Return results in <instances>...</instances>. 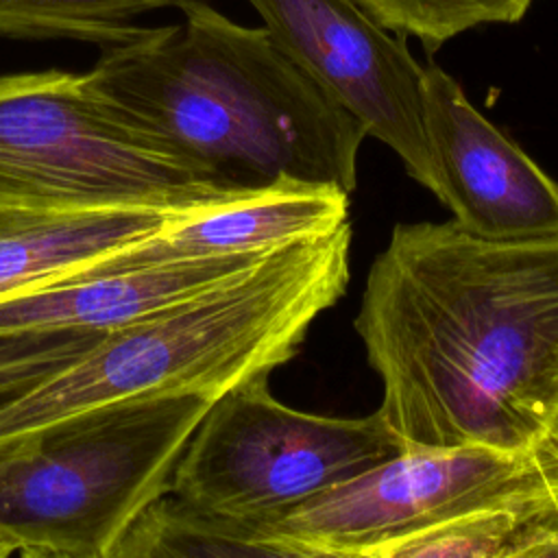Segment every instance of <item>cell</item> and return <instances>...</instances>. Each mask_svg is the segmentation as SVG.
<instances>
[{"instance_id": "1", "label": "cell", "mask_w": 558, "mask_h": 558, "mask_svg": "<svg viewBox=\"0 0 558 558\" xmlns=\"http://www.w3.org/2000/svg\"><path fill=\"white\" fill-rule=\"evenodd\" d=\"M403 447L527 451L558 403V233L488 240L397 225L355 316Z\"/></svg>"}, {"instance_id": "2", "label": "cell", "mask_w": 558, "mask_h": 558, "mask_svg": "<svg viewBox=\"0 0 558 558\" xmlns=\"http://www.w3.org/2000/svg\"><path fill=\"white\" fill-rule=\"evenodd\" d=\"M177 7L183 24L107 46L87 72L92 85L205 185L351 194L364 129L264 26L235 24L201 0Z\"/></svg>"}, {"instance_id": "3", "label": "cell", "mask_w": 558, "mask_h": 558, "mask_svg": "<svg viewBox=\"0 0 558 558\" xmlns=\"http://www.w3.org/2000/svg\"><path fill=\"white\" fill-rule=\"evenodd\" d=\"M351 227L286 244L235 279L105 333L78 362L0 410V442L72 414L153 395L216 401L270 375L349 281Z\"/></svg>"}, {"instance_id": "4", "label": "cell", "mask_w": 558, "mask_h": 558, "mask_svg": "<svg viewBox=\"0 0 558 558\" xmlns=\"http://www.w3.org/2000/svg\"><path fill=\"white\" fill-rule=\"evenodd\" d=\"M214 401L153 395L92 408L0 442V534L20 547L105 558L168 495Z\"/></svg>"}, {"instance_id": "5", "label": "cell", "mask_w": 558, "mask_h": 558, "mask_svg": "<svg viewBox=\"0 0 558 558\" xmlns=\"http://www.w3.org/2000/svg\"><path fill=\"white\" fill-rule=\"evenodd\" d=\"M253 192L201 183L85 74L0 76V207L190 214Z\"/></svg>"}, {"instance_id": "6", "label": "cell", "mask_w": 558, "mask_h": 558, "mask_svg": "<svg viewBox=\"0 0 558 558\" xmlns=\"http://www.w3.org/2000/svg\"><path fill=\"white\" fill-rule=\"evenodd\" d=\"M403 449L379 412L340 418L294 410L259 375L209 405L177 460L168 495L194 512L248 525Z\"/></svg>"}, {"instance_id": "7", "label": "cell", "mask_w": 558, "mask_h": 558, "mask_svg": "<svg viewBox=\"0 0 558 558\" xmlns=\"http://www.w3.org/2000/svg\"><path fill=\"white\" fill-rule=\"evenodd\" d=\"M549 490H558V445L551 438L514 453L405 447L349 482L240 527L336 551L373 554L456 517Z\"/></svg>"}, {"instance_id": "8", "label": "cell", "mask_w": 558, "mask_h": 558, "mask_svg": "<svg viewBox=\"0 0 558 558\" xmlns=\"http://www.w3.org/2000/svg\"><path fill=\"white\" fill-rule=\"evenodd\" d=\"M279 48L408 174L436 192L425 129V65L355 0H248Z\"/></svg>"}, {"instance_id": "9", "label": "cell", "mask_w": 558, "mask_h": 558, "mask_svg": "<svg viewBox=\"0 0 558 558\" xmlns=\"http://www.w3.org/2000/svg\"><path fill=\"white\" fill-rule=\"evenodd\" d=\"M425 129L438 177L434 196L456 225L488 240L558 233V183L436 63L425 65Z\"/></svg>"}, {"instance_id": "10", "label": "cell", "mask_w": 558, "mask_h": 558, "mask_svg": "<svg viewBox=\"0 0 558 558\" xmlns=\"http://www.w3.org/2000/svg\"><path fill=\"white\" fill-rule=\"evenodd\" d=\"M268 253L272 251L192 257L120 270L89 268L63 283L0 303V333L26 329L109 333L235 279Z\"/></svg>"}, {"instance_id": "11", "label": "cell", "mask_w": 558, "mask_h": 558, "mask_svg": "<svg viewBox=\"0 0 558 558\" xmlns=\"http://www.w3.org/2000/svg\"><path fill=\"white\" fill-rule=\"evenodd\" d=\"M349 194L336 187L281 185L177 214L153 235L98 262L94 268L120 270L192 257L266 253L342 227Z\"/></svg>"}, {"instance_id": "12", "label": "cell", "mask_w": 558, "mask_h": 558, "mask_svg": "<svg viewBox=\"0 0 558 558\" xmlns=\"http://www.w3.org/2000/svg\"><path fill=\"white\" fill-rule=\"evenodd\" d=\"M172 216L150 209L0 207V303L83 275L153 235Z\"/></svg>"}, {"instance_id": "13", "label": "cell", "mask_w": 558, "mask_h": 558, "mask_svg": "<svg viewBox=\"0 0 558 558\" xmlns=\"http://www.w3.org/2000/svg\"><path fill=\"white\" fill-rule=\"evenodd\" d=\"M105 558H373L262 536L163 495L144 508Z\"/></svg>"}, {"instance_id": "14", "label": "cell", "mask_w": 558, "mask_h": 558, "mask_svg": "<svg viewBox=\"0 0 558 558\" xmlns=\"http://www.w3.org/2000/svg\"><path fill=\"white\" fill-rule=\"evenodd\" d=\"M554 534H558V490L521 497L456 517L368 556L510 558Z\"/></svg>"}, {"instance_id": "15", "label": "cell", "mask_w": 558, "mask_h": 558, "mask_svg": "<svg viewBox=\"0 0 558 558\" xmlns=\"http://www.w3.org/2000/svg\"><path fill=\"white\" fill-rule=\"evenodd\" d=\"M181 0H0V35L33 39H81L116 46L142 37L150 26L137 17Z\"/></svg>"}, {"instance_id": "16", "label": "cell", "mask_w": 558, "mask_h": 558, "mask_svg": "<svg viewBox=\"0 0 558 558\" xmlns=\"http://www.w3.org/2000/svg\"><path fill=\"white\" fill-rule=\"evenodd\" d=\"M384 28L414 35L427 48L480 24H512L532 0H355Z\"/></svg>"}, {"instance_id": "17", "label": "cell", "mask_w": 558, "mask_h": 558, "mask_svg": "<svg viewBox=\"0 0 558 558\" xmlns=\"http://www.w3.org/2000/svg\"><path fill=\"white\" fill-rule=\"evenodd\" d=\"M102 338V331L89 329L0 333V410L63 373Z\"/></svg>"}, {"instance_id": "18", "label": "cell", "mask_w": 558, "mask_h": 558, "mask_svg": "<svg viewBox=\"0 0 558 558\" xmlns=\"http://www.w3.org/2000/svg\"><path fill=\"white\" fill-rule=\"evenodd\" d=\"M510 558H558V534L547 536V538L521 549L519 554H514Z\"/></svg>"}, {"instance_id": "19", "label": "cell", "mask_w": 558, "mask_h": 558, "mask_svg": "<svg viewBox=\"0 0 558 558\" xmlns=\"http://www.w3.org/2000/svg\"><path fill=\"white\" fill-rule=\"evenodd\" d=\"M15 558H74V556L54 551V549H44V547H20Z\"/></svg>"}, {"instance_id": "20", "label": "cell", "mask_w": 558, "mask_h": 558, "mask_svg": "<svg viewBox=\"0 0 558 558\" xmlns=\"http://www.w3.org/2000/svg\"><path fill=\"white\" fill-rule=\"evenodd\" d=\"M17 549H20V545L11 536L0 534V558H15Z\"/></svg>"}, {"instance_id": "21", "label": "cell", "mask_w": 558, "mask_h": 558, "mask_svg": "<svg viewBox=\"0 0 558 558\" xmlns=\"http://www.w3.org/2000/svg\"><path fill=\"white\" fill-rule=\"evenodd\" d=\"M549 438L558 445V403H556V412H554V418H551V427H549Z\"/></svg>"}]
</instances>
